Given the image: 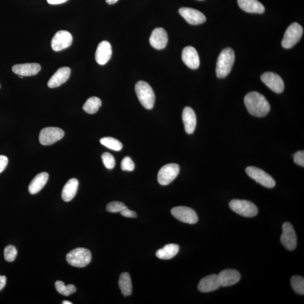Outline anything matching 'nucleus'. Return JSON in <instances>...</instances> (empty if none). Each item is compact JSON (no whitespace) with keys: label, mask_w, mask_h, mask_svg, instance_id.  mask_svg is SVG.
<instances>
[{"label":"nucleus","mask_w":304,"mask_h":304,"mask_svg":"<svg viewBox=\"0 0 304 304\" xmlns=\"http://www.w3.org/2000/svg\"><path fill=\"white\" fill-rule=\"evenodd\" d=\"M6 283V277L4 276H0V291L2 290L5 286Z\"/></svg>","instance_id":"39"},{"label":"nucleus","mask_w":304,"mask_h":304,"mask_svg":"<svg viewBox=\"0 0 304 304\" xmlns=\"http://www.w3.org/2000/svg\"><path fill=\"white\" fill-rule=\"evenodd\" d=\"M65 136V132L58 128L49 127L41 131L39 140L43 146H50L61 140Z\"/></svg>","instance_id":"8"},{"label":"nucleus","mask_w":304,"mask_h":304,"mask_svg":"<svg viewBox=\"0 0 304 304\" xmlns=\"http://www.w3.org/2000/svg\"><path fill=\"white\" fill-rule=\"evenodd\" d=\"M291 284L293 290L300 295L304 294V279L301 276H293L291 279Z\"/></svg>","instance_id":"31"},{"label":"nucleus","mask_w":304,"mask_h":304,"mask_svg":"<svg viewBox=\"0 0 304 304\" xmlns=\"http://www.w3.org/2000/svg\"><path fill=\"white\" fill-rule=\"evenodd\" d=\"M120 213L122 216L126 217L135 218L137 217V214L135 211L129 209L128 207L122 210Z\"/></svg>","instance_id":"37"},{"label":"nucleus","mask_w":304,"mask_h":304,"mask_svg":"<svg viewBox=\"0 0 304 304\" xmlns=\"http://www.w3.org/2000/svg\"><path fill=\"white\" fill-rule=\"evenodd\" d=\"M72 42V36L69 32L59 31L51 41V47L55 51H60L71 45Z\"/></svg>","instance_id":"13"},{"label":"nucleus","mask_w":304,"mask_h":304,"mask_svg":"<svg viewBox=\"0 0 304 304\" xmlns=\"http://www.w3.org/2000/svg\"><path fill=\"white\" fill-rule=\"evenodd\" d=\"M8 164V158L5 155H0V174L3 172Z\"/></svg>","instance_id":"38"},{"label":"nucleus","mask_w":304,"mask_h":304,"mask_svg":"<svg viewBox=\"0 0 304 304\" xmlns=\"http://www.w3.org/2000/svg\"><path fill=\"white\" fill-rule=\"evenodd\" d=\"M62 304H72V303L68 301H64V302H63Z\"/></svg>","instance_id":"42"},{"label":"nucleus","mask_w":304,"mask_h":304,"mask_svg":"<svg viewBox=\"0 0 304 304\" xmlns=\"http://www.w3.org/2000/svg\"><path fill=\"white\" fill-rule=\"evenodd\" d=\"M185 130L188 134L194 132L196 125V118L195 111L190 107H185L182 114Z\"/></svg>","instance_id":"22"},{"label":"nucleus","mask_w":304,"mask_h":304,"mask_svg":"<svg viewBox=\"0 0 304 304\" xmlns=\"http://www.w3.org/2000/svg\"><path fill=\"white\" fill-rule=\"evenodd\" d=\"M217 277L221 287H228L238 283L240 274L236 270L227 269L218 274Z\"/></svg>","instance_id":"18"},{"label":"nucleus","mask_w":304,"mask_h":304,"mask_svg":"<svg viewBox=\"0 0 304 304\" xmlns=\"http://www.w3.org/2000/svg\"><path fill=\"white\" fill-rule=\"evenodd\" d=\"M55 288L57 291L62 295L68 296L73 294L76 291V288L73 284L65 285L61 281H58L55 282Z\"/></svg>","instance_id":"29"},{"label":"nucleus","mask_w":304,"mask_h":304,"mask_svg":"<svg viewBox=\"0 0 304 304\" xmlns=\"http://www.w3.org/2000/svg\"><path fill=\"white\" fill-rule=\"evenodd\" d=\"M183 62L184 64L192 69H196L200 65L199 55L195 48L192 46H187L182 52Z\"/></svg>","instance_id":"17"},{"label":"nucleus","mask_w":304,"mask_h":304,"mask_svg":"<svg viewBox=\"0 0 304 304\" xmlns=\"http://www.w3.org/2000/svg\"><path fill=\"white\" fill-rule=\"evenodd\" d=\"M70 72L71 70L67 66L59 68L51 77L47 83L48 87L50 88H55L61 86L69 79Z\"/></svg>","instance_id":"19"},{"label":"nucleus","mask_w":304,"mask_h":304,"mask_svg":"<svg viewBox=\"0 0 304 304\" xmlns=\"http://www.w3.org/2000/svg\"><path fill=\"white\" fill-rule=\"evenodd\" d=\"M41 68V65L38 64H25L14 65L12 70L18 76H32L37 75Z\"/></svg>","instance_id":"21"},{"label":"nucleus","mask_w":304,"mask_h":304,"mask_svg":"<svg viewBox=\"0 0 304 304\" xmlns=\"http://www.w3.org/2000/svg\"><path fill=\"white\" fill-rule=\"evenodd\" d=\"M102 160L106 168L108 169H112L114 168L116 162L113 155L108 152H105L102 154Z\"/></svg>","instance_id":"34"},{"label":"nucleus","mask_w":304,"mask_h":304,"mask_svg":"<svg viewBox=\"0 0 304 304\" xmlns=\"http://www.w3.org/2000/svg\"><path fill=\"white\" fill-rule=\"evenodd\" d=\"M124 203L118 201L111 202L107 206V210L109 213H121L122 210L127 208Z\"/></svg>","instance_id":"32"},{"label":"nucleus","mask_w":304,"mask_h":304,"mask_svg":"<svg viewBox=\"0 0 304 304\" xmlns=\"http://www.w3.org/2000/svg\"><path fill=\"white\" fill-rule=\"evenodd\" d=\"M261 80L270 90L277 94L282 93L284 90L283 81L281 76L275 73L268 72L263 73Z\"/></svg>","instance_id":"12"},{"label":"nucleus","mask_w":304,"mask_h":304,"mask_svg":"<svg viewBox=\"0 0 304 304\" xmlns=\"http://www.w3.org/2000/svg\"><path fill=\"white\" fill-rule=\"evenodd\" d=\"M79 187V181L75 178L70 179L65 184L62 193V197L65 202H69L75 197Z\"/></svg>","instance_id":"25"},{"label":"nucleus","mask_w":304,"mask_h":304,"mask_svg":"<svg viewBox=\"0 0 304 304\" xmlns=\"http://www.w3.org/2000/svg\"><path fill=\"white\" fill-rule=\"evenodd\" d=\"M150 42L151 46L155 49H164L168 43V35L165 29L163 28L154 29L150 37Z\"/></svg>","instance_id":"15"},{"label":"nucleus","mask_w":304,"mask_h":304,"mask_svg":"<svg viewBox=\"0 0 304 304\" xmlns=\"http://www.w3.org/2000/svg\"><path fill=\"white\" fill-rule=\"evenodd\" d=\"M17 253L16 247L12 245L7 246L4 250L5 261L8 262L14 261L17 258Z\"/></svg>","instance_id":"33"},{"label":"nucleus","mask_w":304,"mask_h":304,"mask_svg":"<svg viewBox=\"0 0 304 304\" xmlns=\"http://www.w3.org/2000/svg\"><path fill=\"white\" fill-rule=\"evenodd\" d=\"M302 26L298 23H292L285 31L282 45L285 49H290L297 43L303 34Z\"/></svg>","instance_id":"6"},{"label":"nucleus","mask_w":304,"mask_h":304,"mask_svg":"<svg viewBox=\"0 0 304 304\" xmlns=\"http://www.w3.org/2000/svg\"><path fill=\"white\" fill-rule=\"evenodd\" d=\"M247 175L257 183L268 188H272L276 185L273 178L261 169L254 166L247 167L246 169Z\"/></svg>","instance_id":"7"},{"label":"nucleus","mask_w":304,"mask_h":304,"mask_svg":"<svg viewBox=\"0 0 304 304\" xmlns=\"http://www.w3.org/2000/svg\"><path fill=\"white\" fill-rule=\"evenodd\" d=\"M0 87H1V86H0Z\"/></svg>","instance_id":"44"},{"label":"nucleus","mask_w":304,"mask_h":304,"mask_svg":"<svg viewBox=\"0 0 304 304\" xmlns=\"http://www.w3.org/2000/svg\"><path fill=\"white\" fill-rule=\"evenodd\" d=\"M172 214L178 220L190 224H195L198 220L197 215L195 211L186 206L174 207L171 211Z\"/></svg>","instance_id":"10"},{"label":"nucleus","mask_w":304,"mask_h":304,"mask_svg":"<svg viewBox=\"0 0 304 304\" xmlns=\"http://www.w3.org/2000/svg\"><path fill=\"white\" fill-rule=\"evenodd\" d=\"M248 112L253 116L262 117L269 112L270 106L265 96L258 92L248 93L244 99Z\"/></svg>","instance_id":"1"},{"label":"nucleus","mask_w":304,"mask_h":304,"mask_svg":"<svg viewBox=\"0 0 304 304\" xmlns=\"http://www.w3.org/2000/svg\"><path fill=\"white\" fill-rule=\"evenodd\" d=\"M294 162L296 164L304 167V152L300 151L296 152L294 155Z\"/></svg>","instance_id":"36"},{"label":"nucleus","mask_w":304,"mask_h":304,"mask_svg":"<svg viewBox=\"0 0 304 304\" xmlns=\"http://www.w3.org/2000/svg\"><path fill=\"white\" fill-rule=\"evenodd\" d=\"M230 208L240 216L252 217L258 214L257 206L247 200L233 199L229 203Z\"/></svg>","instance_id":"5"},{"label":"nucleus","mask_w":304,"mask_h":304,"mask_svg":"<svg viewBox=\"0 0 304 304\" xmlns=\"http://www.w3.org/2000/svg\"><path fill=\"white\" fill-rule=\"evenodd\" d=\"M49 174L43 172L38 174L33 179L28 187V191L31 195L38 194L47 182Z\"/></svg>","instance_id":"24"},{"label":"nucleus","mask_w":304,"mask_h":304,"mask_svg":"<svg viewBox=\"0 0 304 304\" xmlns=\"http://www.w3.org/2000/svg\"><path fill=\"white\" fill-rule=\"evenodd\" d=\"M199 1H203V0H199Z\"/></svg>","instance_id":"43"},{"label":"nucleus","mask_w":304,"mask_h":304,"mask_svg":"<svg viewBox=\"0 0 304 304\" xmlns=\"http://www.w3.org/2000/svg\"><path fill=\"white\" fill-rule=\"evenodd\" d=\"M101 143L109 149L115 151H120L122 149V144L116 139L111 138V137H105L100 140Z\"/></svg>","instance_id":"30"},{"label":"nucleus","mask_w":304,"mask_h":304,"mask_svg":"<svg viewBox=\"0 0 304 304\" xmlns=\"http://www.w3.org/2000/svg\"><path fill=\"white\" fill-rule=\"evenodd\" d=\"M179 251V247L176 244H168L156 252L157 257L162 260H169L175 257Z\"/></svg>","instance_id":"26"},{"label":"nucleus","mask_w":304,"mask_h":304,"mask_svg":"<svg viewBox=\"0 0 304 304\" xmlns=\"http://www.w3.org/2000/svg\"><path fill=\"white\" fill-rule=\"evenodd\" d=\"M235 61V51L228 47L222 50L218 56L217 64L216 73L219 79L227 77L231 72Z\"/></svg>","instance_id":"2"},{"label":"nucleus","mask_w":304,"mask_h":304,"mask_svg":"<svg viewBox=\"0 0 304 304\" xmlns=\"http://www.w3.org/2000/svg\"><path fill=\"white\" fill-rule=\"evenodd\" d=\"M112 55V46L110 43L103 41L99 44L95 53V60L100 65H105L110 60Z\"/></svg>","instance_id":"16"},{"label":"nucleus","mask_w":304,"mask_h":304,"mask_svg":"<svg viewBox=\"0 0 304 304\" xmlns=\"http://www.w3.org/2000/svg\"><path fill=\"white\" fill-rule=\"evenodd\" d=\"M241 9L250 13L262 14L264 12L265 7L258 0H237Z\"/></svg>","instance_id":"23"},{"label":"nucleus","mask_w":304,"mask_h":304,"mask_svg":"<svg viewBox=\"0 0 304 304\" xmlns=\"http://www.w3.org/2000/svg\"><path fill=\"white\" fill-rule=\"evenodd\" d=\"M121 168L123 171L132 172L135 169V164L130 157H125L122 159Z\"/></svg>","instance_id":"35"},{"label":"nucleus","mask_w":304,"mask_h":304,"mask_svg":"<svg viewBox=\"0 0 304 304\" xmlns=\"http://www.w3.org/2000/svg\"><path fill=\"white\" fill-rule=\"evenodd\" d=\"M281 242L286 249L293 251L297 246V237L294 228L290 222H285L282 226Z\"/></svg>","instance_id":"11"},{"label":"nucleus","mask_w":304,"mask_h":304,"mask_svg":"<svg viewBox=\"0 0 304 304\" xmlns=\"http://www.w3.org/2000/svg\"><path fill=\"white\" fill-rule=\"evenodd\" d=\"M68 0H47L48 3L51 5H58L61 3H65Z\"/></svg>","instance_id":"40"},{"label":"nucleus","mask_w":304,"mask_h":304,"mask_svg":"<svg viewBox=\"0 0 304 304\" xmlns=\"http://www.w3.org/2000/svg\"><path fill=\"white\" fill-rule=\"evenodd\" d=\"M91 252L87 248H77L70 251L66 256L68 264L77 268H84L91 261Z\"/></svg>","instance_id":"4"},{"label":"nucleus","mask_w":304,"mask_h":304,"mask_svg":"<svg viewBox=\"0 0 304 304\" xmlns=\"http://www.w3.org/2000/svg\"><path fill=\"white\" fill-rule=\"evenodd\" d=\"M107 3H108L109 5L114 4V3H116L118 0H106Z\"/></svg>","instance_id":"41"},{"label":"nucleus","mask_w":304,"mask_h":304,"mask_svg":"<svg viewBox=\"0 0 304 304\" xmlns=\"http://www.w3.org/2000/svg\"><path fill=\"white\" fill-rule=\"evenodd\" d=\"M118 285L125 297L131 295L132 286L131 278L129 273H123L121 274Z\"/></svg>","instance_id":"27"},{"label":"nucleus","mask_w":304,"mask_h":304,"mask_svg":"<svg viewBox=\"0 0 304 304\" xmlns=\"http://www.w3.org/2000/svg\"><path fill=\"white\" fill-rule=\"evenodd\" d=\"M101 100L99 98L92 96L87 100L83 106V109L88 114H94L98 112L102 106Z\"/></svg>","instance_id":"28"},{"label":"nucleus","mask_w":304,"mask_h":304,"mask_svg":"<svg viewBox=\"0 0 304 304\" xmlns=\"http://www.w3.org/2000/svg\"><path fill=\"white\" fill-rule=\"evenodd\" d=\"M179 13L188 23L192 25L201 24L206 21V18L202 13L190 7H181Z\"/></svg>","instance_id":"14"},{"label":"nucleus","mask_w":304,"mask_h":304,"mask_svg":"<svg viewBox=\"0 0 304 304\" xmlns=\"http://www.w3.org/2000/svg\"><path fill=\"white\" fill-rule=\"evenodd\" d=\"M179 166L176 164H169L162 167L158 174V181L161 185H167L173 182L179 175Z\"/></svg>","instance_id":"9"},{"label":"nucleus","mask_w":304,"mask_h":304,"mask_svg":"<svg viewBox=\"0 0 304 304\" xmlns=\"http://www.w3.org/2000/svg\"><path fill=\"white\" fill-rule=\"evenodd\" d=\"M135 91L139 101L147 109L153 108L155 103V94L149 84L140 81L135 85Z\"/></svg>","instance_id":"3"},{"label":"nucleus","mask_w":304,"mask_h":304,"mask_svg":"<svg viewBox=\"0 0 304 304\" xmlns=\"http://www.w3.org/2000/svg\"><path fill=\"white\" fill-rule=\"evenodd\" d=\"M220 287L217 275L211 274L200 281L198 289L199 291L207 293L216 291Z\"/></svg>","instance_id":"20"}]
</instances>
